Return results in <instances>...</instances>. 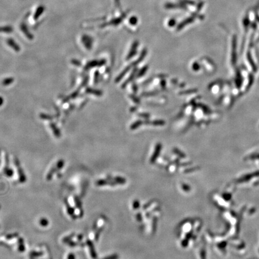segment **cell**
<instances>
[{"label":"cell","mask_w":259,"mask_h":259,"mask_svg":"<svg viewBox=\"0 0 259 259\" xmlns=\"http://www.w3.org/2000/svg\"><path fill=\"white\" fill-rule=\"evenodd\" d=\"M5 173H6V175H7V176L10 177V176H12V175H13V172L12 169H7V170H6Z\"/></svg>","instance_id":"obj_13"},{"label":"cell","mask_w":259,"mask_h":259,"mask_svg":"<svg viewBox=\"0 0 259 259\" xmlns=\"http://www.w3.org/2000/svg\"><path fill=\"white\" fill-rule=\"evenodd\" d=\"M67 259H76V257L73 253H70L68 255Z\"/></svg>","instance_id":"obj_14"},{"label":"cell","mask_w":259,"mask_h":259,"mask_svg":"<svg viewBox=\"0 0 259 259\" xmlns=\"http://www.w3.org/2000/svg\"><path fill=\"white\" fill-rule=\"evenodd\" d=\"M30 255L32 258H33V257H40V256H42V255H43V253L40 252V251H32V252L30 253Z\"/></svg>","instance_id":"obj_8"},{"label":"cell","mask_w":259,"mask_h":259,"mask_svg":"<svg viewBox=\"0 0 259 259\" xmlns=\"http://www.w3.org/2000/svg\"><path fill=\"white\" fill-rule=\"evenodd\" d=\"M16 166L17 167H18V175H19V181H20V183H24V182H25V181H26V176H25V174H24V172H23L22 169H21V167H20V165L19 164V163H16Z\"/></svg>","instance_id":"obj_2"},{"label":"cell","mask_w":259,"mask_h":259,"mask_svg":"<svg viewBox=\"0 0 259 259\" xmlns=\"http://www.w3.org/2000/svg\"><path fill=\"white\" fill-rule=\"evenodd\" d=\"M63 166H64V161H60L58 162L57 166H56V169H58V170H60L61 169H62Z\"/></svg>","instance_id":"obj_12"},{"label":"cell","mask_w":259,"mask_h":259,"mask_svg":"<svg viewBox=\"0 0 259 259\" xmlns=\"http://www.w3.org/2000/svg\"><path fill=\"white\" fill-rule=\"evenodd\" d=\"M56 167H54V168H52V169H50V171L49 172V173H48V175H47V176H46V179L48 180V181H50V180L52 179V177H53V175H54L55 172L56 171Z\"/></svg>","instance_id":"obj_6"},{"label":"cell","mask_w":259,"mask_h":259,"mask_svg":"<svg viewBox=\"0 0 259 259\" xmlns=\"http://www.w3.org/2000/svg\"><path fill=\"white\" fill-rule=\"evenodd\" d=\"M39 223L42 227H46L48 226V225L49 224V221H48L47 219L43 218L40 219L39 221Z\"/></svg>","instance_id":"obj_9"},{"label":"cell","mask_w":259,"mask_h":259,"mask_svg":"<svg viewBox=\"0 0 259 259\" xmlns=\"http://www.w3.org/2000/svg\"><path fill=\"white\" fill-rule=\"evenodd\" d=\"M74 201L75 204H76V208H78L81 212H83L82 209V202H80V200L77 196H74Z\"/></svg>","instance_id":"obj_4"},{"label":"cell","mask_w":259,"mask_h":259,"mask_svg":"<svg viewBox=\"0 0 259 259\" xmlns=\"http://www.w3.org/2000/svg\"><path fill=\"white\" fill-rule=\"evenodd\" d=\"M86 244L87 246H88V248H89V252H90L91 254V256L93 259L97 258V253L95 251V249H94V247L92 242L90 240L88 239V240H86Z\"/></svg>","instance_id":"obj_1"},{"label":"cell","mask_w":259,"mask_h":259,"mask_svg":"<svg viewBox=\"0 0 259 259\" xmlns=\"http://www.w3.org/2000/svg\"><path fill=\"white\" fill-rule=\"evenodd\" d=\"M68 245L70 247H76V246H80V247H83V244L82 243L80 242H76L72 241V240H70L67 242Z\"/></svg>","instance_id":"obj_7"},{"label":"cell","mask_w":259,"mask_h":259,"mask_svg":"<svg viewBox=\"0 0 259 259\" xmlns=\"http://www.w3.org/2000/svg\"><path fill=\"white\" fill-rule=\"evenodd\" d=\"M31 259H32V258H31Z\"/></svg>","instance_id":"obj_17"},{"label":"cell","mask_w":259,"mask_h":259,"mask_svg":"<svg viewBox=\"0 0 259 259\" xmlns=\"http://www.w3.org/2000/svg\"><path fill=\"white\" fill-rule=\"evenodd\" d=\"M18 236V234L17 233H12V234H8L7 235H6V239H12L13 238H17Z\"/></svg>","instance_id":"obj_11"},{"label":"cell","mask_w":259,"mask_h":259,"mask_svg":"<svg viewBox=\"0 0 259 259\" xmlns=\"http://www.w3.org/2000/svg\"><path fill=\"white\" fill-rule=\"evenodd\" d=\"M18 250L19 252H23L25 251V245H24V240L22 238H19L18 240Z\"/></svg>","instance_id":"obj_5"},{"label":"cell","mask_w":259,"mask_h":259,"mask_svg":"<svg viewBox=\"0 0 259 259\" xmlns=\"http://www.w3.org/2000/svg\"><path fill=\"white\" fill-rule=\"evenodd\" d=\"M65 203L68 215H70V216H71V218H73V219H76V218H77V216H75L74 215V208H73L72 207L70 206V204H68V203L66 200L65 201Z\"/></svg>","instance_id":"obj_3"},{"label":"cell","mask_w":259,"mask_h":259,"mask_svg":"<svg viewBox=\"0 0 259 259\" xmlns=\"http://www.w3.org/2000/svg\"><path fill=\"white\" fill-rule=\"evenodd\" d=\"M74 234H75L74 233H71V234H70L69 236H65V238H64L63 239H62V242H63L64 243H67L68 242L71 240V239H72V238H73V236H74Z\"/></svg>","instance_id":"obj_10"},{"label":"cell","mask_w":259,"mask_h":259,"mask_svg":"<svg viewBox=\"0 0 259 259\" xmlns=\"http://www.w3.org/2000/svg\"><path fill=\"white\" fill-rule=\"evenodd\" d=\"M83 234H78V235H77V236H76V239H77V240H79V241L82 240V239H83Z\"/></svg>","instance_id":"obj_15"},{"label":"cell","mask_w":259,"mask_h":259,"mask_svg":"<svg viewBox=\"0 0 259 259\" xmlns=\"http://www.w3.org/2000/svg\"><path fill=\"white\" fill-rule=\"evenodd\" d=\"M49 259H52V258H50Z\"/></svg>","instance_id":"obj_16"}]
</instances>
